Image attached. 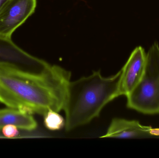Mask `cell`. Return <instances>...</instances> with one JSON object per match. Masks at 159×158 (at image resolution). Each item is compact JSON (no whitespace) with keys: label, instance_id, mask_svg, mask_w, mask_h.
I'll use <instances>...</instances> for the list:
<instances>
[{"label":"cell","instance_id":"cell-6","mask_svg":"<svg viewBox=\"0 0 159 158\" xmlns=\"http://www.w3.org/2000/svg\"><path fill=\"white\" fill-rule=\"evenodd\" d=\"M146 57L147 53L142 46H137L132 52L120 70V96H128L140 82L144 72Z\"/></svg>","mask_w":159,"mask_h":158},{"label":"cell","instance_id":"cell-11","mask_svg":"<svg viewBox=\"0 0 159 158\" xmlns=\"http://www.w3.org/2000/svg\"><path fill=\"white\" fill-rule=\"evenodd\" d=\"M8 0H0V9L5 4Z\"/></svg>","mask_w":159,"mask_h":158},{"label":"cell","instance_id":"cell-7","mask_svg":"<svg viewBox=\"0 0 159 158\" xmlns=\"http://www.w3.org/2000/svg\"><path fill=\"white\" fill-rule=\"evenodd\" d=\"M101 138H159V129L140 124L137 121L114 118Z\"/></svg>","mask_w":159,"mask_h":158},{"label":"cell","instance_id":"cell-2","mask_svg":"<svg viewBox=\"0 0 159 158\" xmlns=\"http://www.w3.org/2000/svg\"><path fill=\"white\" fill-rule=\"evenodd\" d=\"M121 70L104 77L100 71L74 81L67 88L64 109L65 128L70 131L88 124L99 117L109 102L120 96Z\"/></svg>","mask_w":159,"mask_h":158},{"label":"cell","instance_id":"cell-1","mask_svg":"<svg viewBox=\"0 0 159 158\" xmlns=\"http://www.w3.org/2000/svg\"><path fill=\"white\" fill-rule=\"evenodd\" d=\"M71 73L51 66L43 74L0 61V102L8 108L43 116L64 109Z\"/></svg>","mask_w":159,"mask_h":158},{"label":"cell","instance_id":"cell-5","mask_svg":"<svg viewBox=\"0 0 159 158\" xmlns=\"http://www.w3.org/2000/svg\"><path fill=\"white\" fill-rule=\"evenodd\" d=\"M0 61L11 63L39 74L46 72L51 66L21 50L11 39L2 38H0Z\"/></svg>","mask_w":159,"mask_h":158},{"label":"cell","instance_id":"cell-10","mask_svg":"<svg viewBox=\"0 0 159 158\" xmlns=\"http://www.w3.org/2000/svg\"><path fill=\"white\" fill-rule=\"evenodd\" d=\"M18 128L15 125H7L2 129V132L4 136L7 138L16 137L18 134Z\"/></svg>","mask_w":159,"mask_h":158},{"label":"cell","instance_id":"cell-8","mask_svg":"<svg viewBox=\"0 0 159 158\" xmlns=\"http://www.w3.org/2000/svg\"><path fill=\"white\" fill-rule=\"evenodd\" d=\"M7 125H13L20 130L32 131L37 124L32 114L16 109H0V130Z\"/></svg>","mask_w":159,"mask_h":158},{"label":"cell","instance_id":"cell-3","mask_svg":"<svg viewBox=\"0 0 159 158\" xmlns=\"http://www.w3.org/2000/svg\"><path fill=\"white\" fill-rule=\"evenodd\" d=\"M127 106L147 115L159 114V45L155 41L147 53L146 63L140 82L127 96Z\"/></svg>","mask_w":159,"mask_h":158},{"label":"cell","instance_id":"cell-4","mask_svg":"<svg viewBox=\"0 0 159 158\" xmlns=\"http://www.w3.org/2000/svg\"><path fill=\"white\" fill-rule=\"evenodd\" d=\"M36 0H8L0 9V38L11 39L13 32L33 14Z\"/></svg>","mask_w":159,"mask_h":158},{"label":"cell","instance_id":"cell-9","mask_svg":"<svg viewBox=\"0 0 159 158\" xmlns=\"http://www.w3.org/2000/svg\"><path fill=\"white\" fill-rule=\"evenodd\" d=\"M59 112L49 110L44 115V124L47 129L51 131L58 130L65 126V120Z\"/></svg>","mask_w":159,"mask_h":158}]
</instances>
